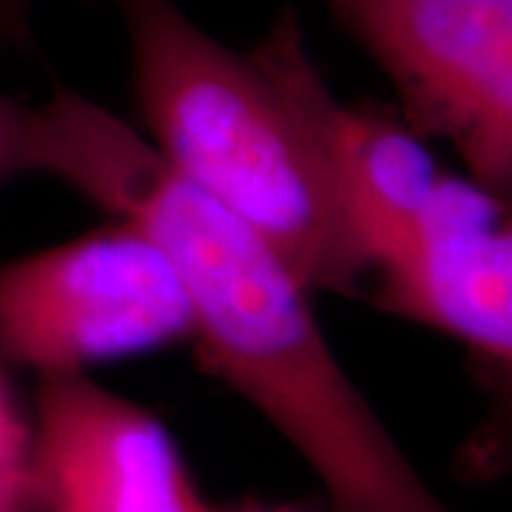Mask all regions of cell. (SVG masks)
<instances>
[{
  "instance_id": "cell-10",
  "label": "cell",
  "mask_w": 512,
  "mask_h": 512,
  "mask_svg": "<svg viewBox=\"0 0 512 512\" xmlns=\"http://www.w3.org/2000/svg\"><path fill=\"white\" fill-rule=\"evenodd\" d=\"M37 0H0V35L20 40L29 29V15Z\"/></svg>"
},
{
  "instance_id": "cell-3",
  "label": "cell",
  "mask_w": 512,
  "mask_h": 512,
  "mask_svg": "<svg viewBox=\"0 0 512 512\" xmlns=\"http://www.w3.org/2000/svg\"><path fill=\"white\" fill-rule=\"evenodd\" d=\"M180 268L126 217L0 265V365L43 376L191 339Z\"/></svg>"
},
{
  "instance_id": "cell-2",
  "label": "cell",
  "mask_w": 512,
  "mask_h": 512,
  "mask_svg": "<svg viewBox=\"0 0 512 512\" xmlns=\"http://www.w3.org/2000/svg\"><path fill=\"white\" fill-rule=\"evenodd\" d=\"M111 3L160 160L259 231L313 293L362 291L365 254L308 134L254 52L228 49L177 0Z\"/></svg>"
},
{
  "instance_id": "cell-5",
  "label": "cell",
  "mask_w": 512,
  "mask_h": 512,
  "mask_svg": "<svg viewBox=\"0 0 512 512\" xmlns=\"http://www.w3.org/2000/svg\"><path fill=\"white\" fill-rule=\"evenodd\" d=\"M251 52L308 134L370 271L473 180L444 171L404 120L342 103L330 92L293 12H282Z\"/></svg>"
},
{
  "instance_id": "cell-4",
  "label": "cell",
  "mask_w": 512,
  "mask_h": 512,
  "mask_svg": "<svg viewBox=\"0 0 512 512\" xmlns=\"http://www.w3.org/2000/svg\"><path fill=\"white\" fill-rule=\"evenodd\" d=\"M382 66L404 123L456 148L470 177L512 183V0H328Z\"/></svg>"
},
{
  "instance_id": "cell-11",
  "label": "cell",
  "mask_w": 512,
  "mask_h": 512,
  "mask_svg": "<svg viewBox=\"0 0 512 512\" xmlns=\"http://www.w3.org/2000/svg\"><path fill=\"white\" fill-rule=\"evenodd\" d=\"M205 512H291V510H274V507H242V510H214L208 507Z\"/></svg>"
},
{
  "instance_id": "cell-8",
  "label": "cell",
  "mask_w": 512,
  "mask_h": 512,
  "mask_svg": "<svg viewBox=\"0 0 512 512\" xmlns=\"http://www.w3.org/2000/svg\"><path fill=\"white\" fill-rule=\"evenodd\" d=\"M0 512H37L32 473V413L0 365Z\"/></svg>"
},
{
  "instance_id": "cell-9",
  "label": "cell",
  "mask_w": 512,
  "mask_h": 512,
  "mask_svg": "<svg viewBox=\"0 0 512 512\" xmlns=\"http://www.w3.org/2000/svg\"><path fill=\"white\" fill-rule=\"evenodd\" d=\"M23 128L26 106L0 92V185L23 174Z\"/></svg>"
},
{
  "instance_id": "cell-1",
  "label": "cell",
  "mask_w": 512,
  "mask_h": 512,
  "mask_svg": "<svg viewBox=\"0 0 512 512\" xmlns=\"http://www.w3.org/2000/svg\"><path fill=\"white\" fill-rule=\"evenodd\" d=\"M23 174L146 228L180 268L202 365L282 433L336 512H453L336 359L311 288L248 222L180 180L143 134L74 92L26 106Z\"/></svg>"
},
{
  "instance_id": "cell-6",
  "label": "cell",
  "mask_w": 512,
  "mask_h": 512,
  "mask_svg": "<svg viewBox=\"0 0 512 512\" xmlns=\"http://www.w3.org/2000/svg\"><path fill=\"white\" fill-rule=\"evenodd\" d=\"M37 512H205L163 421L89 373L43 376L32 410Z\"/></svg>"
},
{
  "instance_id": "cell-7",
  "label": "cell",
  "mask_w": 512,
  "mask_h": 512,
  "mask_svg": "<svg viewBox=\"0 0 512 512\" xmlns=\"http://www.w3.org/2000/svg\"><path fill=\"white\" fill-rule=\"evenodd\" d=\"M373 302L510 370L512 231L504 194L478 183L373 265Z\"/></svg>"
}]
</instances>
